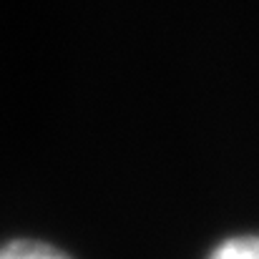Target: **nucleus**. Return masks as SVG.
I'll list each match as a JSON object with an SVG mask.
<instances>
[{"label":"nucleus","instance_id":"obj_1","mask_svg":"<svg viewBox=\"0 0 259 259\" xmlns=\"http://www.w3.org/2000/svg\"><path fill=\"white\" fill-rule=\"evenodd\" d=\"M0 259H71L61 249L43 244V242H30V239H18L10 244L0 247Z\"/></svg>","mask_w":259,"mask_h":259},{"label":"nucleus","instance_id":"obj_2","mask_svg":"<svg viewBox=\"0 0 259 259\" xmlns=\"http://www.w3.org/2000/svg\"><path fill=\"white\" fill-rule=\"evenodd\" d=\"M209 259H259V237H232L222 242Z\"/></svg>","mask_w":259,"mask_h":259}]
</instances>
